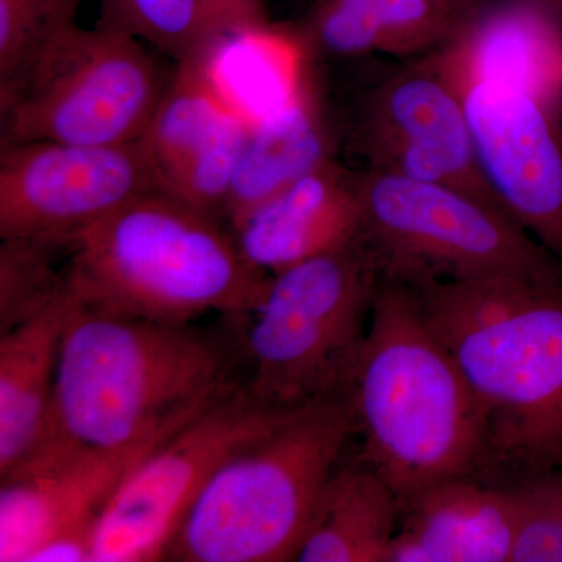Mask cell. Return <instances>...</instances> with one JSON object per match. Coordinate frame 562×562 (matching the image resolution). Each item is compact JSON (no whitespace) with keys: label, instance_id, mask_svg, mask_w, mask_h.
Here are the masks:
<instances>
[{"label":"cell","instance_id":"83f0119b","mask_svg":"<svg viewBox=\"0 0 562 562\" xmlns=\"http://www.w3.org/2000/svg\"><path fill=\"white\" fill-rule=\"evenodd\" d=\"M536 7L546 11L554 21L562 25V0H530Z\"/></svg>","mask_w":562,"mask_h":562},{"label":"cell","instance_id":"30bf717a","mask_svg":"<svg viewBox=\"0 0 562 562\" xmlns=\"http://www.w3.org/2000/svg\"><path fill=\"white\" fill-rule=\"evenodd\" d=\"M351 144L366 171L446 184L508 214L480 169L460 91L428 54L364 92L351 120Z\"/></svg>","mask_w":562,"mask_h":562},{"label":"cell","instance_id":"d4e9b609","mask_svg":"<svg viewBox=\"0 0 562 562\" xmlns=\"http://www.w3.org/2000/svg\"><path fill=\"white\" fill-rule=\"evenodd\" d=\"M516 502L512 562H562L561 469L509 484Z\"/></svg>","mask_w":562,"mask_h":562},{"label":"cell","instance_id":"4fadbf2b","mask_svg":"<svg viewBox=\"0 0 562 562\" xmlns=\"http://www.w3.org/2000/svg\"><path fill=\"white\" fill-rule=\"evenodd\" d=\"M214 65H177L139 144L158 190L224 222L251 117L222 90Z\"/></svg>","mask_w":562,"mask_h":562},{"label":"cell","instance_id":"484cf974","mask_svg":"<svg viewBox=\"0 0 562 562\" xmlns=\"http://www.w3.org/2000/svg\"><path fill=\"white\" fill-rule=\"evenodd\" d=\"M211 3L233 36L269 27L266 0H211Z\"/></svg>","mask_w":562,"mask_h":562},{"label":"cell","instance_id":"e0dca14e","mask_svg":"<svg viewBox=\"0 0 562 562\" xmlns=\"http://www.w3.org/2000/svg\"><path fill=\"white\" fill-rule=\"evenodd\" d=\"M514 541L512 487L447 480L402 503L387 562H512Z\"/></svg>","mask_w":562,"mask_h":562},{"label":"cell","instance_id":"52a82bcc","mask_svg":"<svg viewBox=\"0 0 562 562\" xmlns=\"http://www.w3.org/2000/svg\"><path fill=\"white\" fill-rule=\"evenodd\" d=\"M166 74L143 41L98 24H72L20 79L0 88L2 147L52 140L120 146L139 140L160 103Z\"/></svg>","mask_w":562,"mask_h":562},{"label":"cell","instance_id":"cb8c5ba5","mask_svg":"<svg viewBox=\"0 0 562 562\" xmlns=\"http://www.w3.org/2000/svg\"><path fill=\"white\" fill-rule=\"evenodd\" d=\"M83 0H0V88L20 79L55 36L76 24Z\"/></svg>","mask_w":562,"mask_h":562},{"label":"cell","instance_id":"4316f807","mask_svg":"<svg viewBox=\"0 0 562 562\" xmlns=\"http://www.w3.org/2000/svg\"><path fill=\"white\" fill-rule=\"evenodd\" d=\"M432 2L438 3L447 13L461 20L469 10H472L473 7L482 2V0H432Z\"/></svg>","mask_w":562,"mask_h":562},{"label":"cell","instance_id":"ac0fdd59","mask_svg":"<svg viewBox=\"0 0 562 562\" xmlns=\"http://www.w3.org/2000/svg\"><path fill=\"white\" fill-rule=\"evenodd\" d=\"M458 21L432 0H313L291 32L308 60L416 58L441 46Z\"/></svg>","mask_w":562,"mask_h":562},{"label":"cell","instance_id":"277c9868","mask_svg":"<svg viewBox=\"0 0 562 562\" xmlns=\"http://www.w3.org/2000/svg\"><path fill=\"white\" fill-rule=\"evenodd\" d=\"M79 301L102 312L168 324L241 316L268 273L244 258L224 222L168 192L150 191L66 244Z\"/></svg>","mask_w":562,"mask_h":562},{"label":"cell","instance_id":"3957f363","mask_svg":"<svg viewBox=\"0 0 562 562\" xmlns=\"http://www.w3.org/2000/svg\"><path fill=\"white\" fill-rule=\"evenodd\" d=\"M361 460L403 502L454 479L486 482V431L479 402L416 292L383 280L346 387Z\"/></svg>","mask_w":562,"mask_h":562},{"label":"cell","instance_id":"603a6c76","mask_svg":"<svg viewBox=\"0 0 562 562\" xmlns=\"http://www.w3.org/2000/svg\"><path fill=\"white\" fill-rule=\"evenodd\" d=\"M55 244L2 239L0 244V333L32 319L69 291L65 262Z\"/></svg>","mask_w":562,"mask_h":562},{"label":"cell","instance_id":"7a4b0ae2","mask_svg":"<svg viewBox=\"0 0 562 562\" xmlns=\"http://www.w3.org/2000/svg\"><path fill=\"white\" fill-rule=\"evenodd\" d=\"M409 288L479 402L486 482L562 469V273Z\"/></svg>","mask_w":562,"mask_h":562},{"label":"cell","instance_id":"8992f818","mask_svg":"<svg viewBox=\"0 0 562 562\" xmlns=\"http://www.w3.org/2000/svg\"><path fill=\"white\" fill-rule=\"evenodd\" d=\"M382 281L362 232L269 276L260 301L231 317L247 390L280 409L346 394Z\"/></svg>","mask_w":562,"mask_h":562},{"label":"cell","instance_id":"6da1fadb","mask_svg":"<svg viewBox=\"0 0 562 562\" xmlns=\"http://www.w3.org/2000/svg\"><path fill=\"white\" fill-rule=\"evenodd\" d=\"M239 366L236 338L102 312L72 292L49 430L33 457L147 452L243 383Z\"/></svg>","mask_w":562,"mask_h":562},{"label":"cell","instance_id":"ba28073f","mask_svg":"<svg viewBox=\"0 0 562 562\" xmlns=\"http://www.w3.org/2000/svg\"><path fill=\"white\" fill-rule=\"evenodd\" d=\"M362 233L383 280L406 286L561 276L562 262L508 214L446 184L360 171Z\"/></svg>","mask_w":562,"mask_h":562},{"label":"cell","instance_id":"ffe728a7","mask_svg":"<svg viewBox=\"0 0 562 562\" xmlns=\"http://www.w3.org/2000/svg\"><path fill=\"white\" fill-rule=\"evenodd\" d=\"M72 291L0 333V476L38 452L49 430L63 327Z\"/></svg>","mask_w":562,"mask_h":562},{"label":"cell","instance_id":"8fae6325","mask_svg":"<svg viewBox=\"0 0 562 562\" xmlns=\"http://www.w3.org/2000/svg\"><path fill=\"white\" fill-rule=\"evenodd\" d=\"M158 184L139 140L13 144L0 150V238L65 247ZM160 191V190H158Z\"/></svg>","mask_w":562,"mask_h":562},{"label":"cell","instance_id":"5b68a950","mask_svg":"<svg viewBox=\"0 0 562 562\" xmlns=\"http://www.w3.org/2000/svg\"><path fill=\"white\" fill-rule=\"evenodd\" d=\"M351 435L346 394L292 412L214 472L181 519L165 560L295 561Z\"/></svg>","mask_w":562,"mask_h":562},{"label":"cell","instance_id":"7c38bea8","mask_svg":"<svg viewBox=\"0 0 562 562\" xmlns=\"http://www.w3.org/2000/svg\"><path fill=\"white\" fill-rule=\"evenodd\" d=\"M453 85L491 191L509 217L562 262V98L494 81Z\"/></svg>","mask_w":562,"mask_h":562},{"label":"cell","instance_id":"9c48e42d","mask_svg":"<svg viewBox=\"0 0 562 562\" xmlns=\"http://www.w3.org/2000/svg\"><path fill=\"white\" fill-rule=\"evenodd\" d=\"M292 412L258 401L243 382L184 422L111 495L95 527L92 562L165 560L181 519L214 472Z\"/></svg>","mask_w":562,"mask_h":562},{"label":"cell","instance_id":"44dd1931","mask_svg":"<svg viewBox=\"0 0 562 562\" xmlns=\"http://www.w3.org/2000/svg\"><path fill=\"white\" fill-rule=\"evenodd\" d=\"M397 492L358 458L325 484L295 561L387 562L401 522Z\"/></svg>","mask_w":562,"mask_h":562},{"label":"cell","instance_id":"9a60e30c","mask_svg":"<svg viewBox=\"0 0 562 562\" xmlns=\"http://www.w3.org/2000/svg\"><path fill=\"white\" fill-rule=\"evenodd\" d=\"M247 261L277 273L335 249L362 232L360 171L317 166L228 224Z\"/></svg>","mask_w":562,"mask_h":562},{"label":"cell","instance_id":"7402d4cb","mask_svg":"<svg viewBox=\"0 0 562 562\" xmlns=\"http://www.w3.org/2000/svg\"><path fill=\"white\" fill-rule=\"evenodd\" d=\"M150 44L177 65L220 60L232 33L211 0H101V21Z\"/></svg>","mask_w":562,"mask_h":562},{"label":"cell","instance_id":"2e32d148","mask_svg":"<svg viewBox=\"0 0 562 562\" xmlns=\"http://www.w3.org/2000/svg\"><path fill=\"white\" fill-rule=\"evenodd\" d=\"M443 76L562 98V25L530 0H482L431 50Z\"/></svg>","mask_w":562,"mask_h":562},{"label":"cell","instance_id":"5bb4252c","mask_svg":"<svg viewBox=\"0 0 562 562\" xmlns=\"http://www.w3.org/2000/svg\"><path fill=\"white\" fill-rule=\"evenodd\" d=\"M147 452L38 454L0 476V562H29L54 536L98 527L111 495Z\"/></svg>","mask_w":562,"mask_h":562},{"label":"cell","instance_id":"d6986e66","mask_svg":"<svg viewBox=\"0 0 562 562\" xmlns=\"http://www.w3.org/2000/svg\"><path fill=\"white\" fill-rule=\"evenodd\" d=\"M336 146L338 133L306 65L290 98L251 120L225 214L227 225L291 181L335 160Z\"/></svg>","mask_w":562,"mask_h":562}]
</instances>
